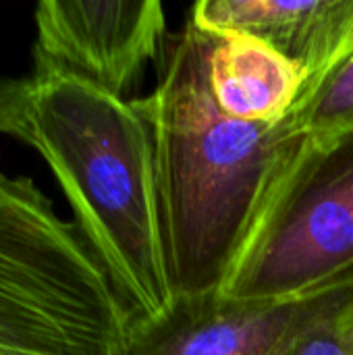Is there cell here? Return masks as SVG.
I'll list each match as a JSON object with an SVG mask.
<instances>
[{
  "instance_id": "cell-1",
  "label": "cell",
  "mask_w": 353,
  "mask_h": 355,
  "mask_svg": "<svg viewBox=\"0 0 353 355\" xmlns=\"http://www.w3.org/2000/svg\"><path fill=\"white\" fill-rule=\"evenodd\" d=\"M0 135L35 150L131 320L175 304L154 139L135 100L67 75L0 79Z\"/></svg>"
},
{
  "instance_id": "cell-2",
  "label": "cell",
  "mask_w": 353,
  "mask_h": 355,
  "mask_svg": "<svg viewBox=\"0 0 353 355\" xmlns=\"http://www.w3.org/2000/svg\"><path fill=\"white\" fill-rule=\"evenodd\" d=\"M214 33L191 21L169 35L154 92L135 100L154 139L175 295L223 287L268 179L295 137L283 123L225 114L208 81Z\"/></svg>"
},
{
  "instance_id": "cell-3",
  "label": "cell",
  "mask_w": 353,
  "mask_h": 355,
  "mask_svg": "<svg viewBox=\"0 0 353 355\" xmlns=\"http://www.w3.org/2000/svg\"><path fill=\"white\" fill-rule=\"evenodd\" d=\"M129 324L77 225L0 171V355H117Z\"/></svg>"
},
{
  "instance_id": "cell-4",
  "label": "cell",
  "mask_w": 353,
  "mask_h": 355,
  "mask_svg": "<svg viewBox=\"0 0 353 355\" xmlns=\"http://www.w3.org/2000/svg\"><path fill=\"white\" fill-rule=\"evenodd\" d=\"M353 264V127L295 135L275 166L221 291L304 293Z\"/></svg>"
},
{
  "instance_id": "cell-5",
  "label": "cell",
  "mask_w": 353,
  "mask_h": 355,
  "mask_svg": "<svg viewBox=\"0 0 353 355\" xmlns=\"http://www.w3.org/2000/svg\"><path fill=\"white\" fill-rule=\"evenodd\" d=\"M353 304V264L291 297L239 300L221 289L177 295L154 320H131L117 355H270L300 329Z\"/></svg>"
},
{
  "instance_id": "cell-6",
  "label": "cell",
  "mask_w": 353,
  "mask_h": 355,
  "mask_svg": "<svg viewBox=\"0 0 353 355\" xmlns=\"http://www.w3.org/2000/svg\"><path fill=\"white\" fill-rule=\"evenodd\" d=\"M33 27L29 73L75 77L119 98L169 37L158 0H42Z\"/></svg>"
},
{
  "instance_id": "cell-7",
  "label": "cell",
  "mask_w": 353,
  "mask_h": 355,
  "mask_svg": "<svg viewBox=\"0 0 353 355\" xmlns=\"http://www.w3.org/2000/svg\"><path fill=\"white\" fill-rule=\"evenodd\" d=\"M189 21L214 35L237 31L266 42L306 75V83L353 48V0H202Z\"/></svg>"
},
{
  "instance_id": "cell-8",
  "label": "cell",
  "mask_w": 353,
  "mask_h": 355,
  "mask_svg": "<svg viewBox=\"0 0 353 355\" xmlns=\"http://www.w3.org/2000/svg\"><path fill=\"white\" fill-rule=\"evenodd\" d=\"M208 81L225 114L277 125L300 98L306 75L266 42L233 31L214 35Z\"/></svg>"
},
{
  "instance_id": "cell-9",
  "label": "cell",
  "mask_w": 353,
  "mask_h": 355,
  "mask_svg": "<svg viewBox=\"0 0 353 355\" xmlns=\"http://www.w3.org/2000/svg\"><path fill=\"white\" fill-rule=\"evenodd\" d=\"M293 135H322L353 127V48L302 87L281 121Z\"/></svg>"
},
{
  "instance_id": "cell-10",
  "label": "cell",
  "mask_w": 353,
  "mask_h": 355,
  "mask_svg": "<svg viewBox=\"0 0 353 355\" xmlns=\"http://www.w3.org/2000/svg\"><path fill=\"white\" fill-rule=\"evenodd\" d=\"M343 312H333L300 329L270 355H353L341 324Z\"/></svg>"
},
{
  "instance_id": "cell-11",
  "label": "cell",
  "mask_w": 353,
  "mask_h": 355,
  "mask_svg": "<svg viewBox=\"0 0 353 355\" xmlns=\"http://www.w3.org/2000/svg\"><path fill=\"white\" fill-rule=\"evenodd\" d=\"M341 324H343V333L347 337V343H350L353 354V304L350 308H345V312L341 314Z\"/></svg>"
}]
</instances>
